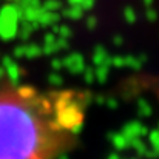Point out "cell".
<instances>
[{
    "label": "cell",
    "mask_w": 159,
    "mask_h": 159,
    "mask_svg": "<svg viewBox=\"0 0 159 159\" xmlns=\"http://www.w3.org/2000/svg\"><path fill=\"white\" fill-rule=\"evenodd\" d=\"M87 108L80 90L2 85L0 159H59L73 147Z\"/></svg>",
    "instance_id": "obj_1"
}]
</instances>
